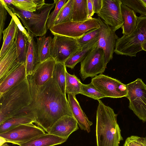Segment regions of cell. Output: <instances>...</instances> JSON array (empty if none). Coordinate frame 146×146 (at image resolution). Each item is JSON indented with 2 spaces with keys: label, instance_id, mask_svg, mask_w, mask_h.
I'll return each instance as SVG.
<instances>
[{
  "label": "cell",
  "instance_id": "41",
  "mask_svg": "<svg viewBox=\"0 0 146 146\" xmlns=\"http://www.w3.org/2000/svg\"><path fill=\"white\" fill-rule=\"evenodd\" d=\"M141 47L143 50L146 51V40L141 45Z\"/></svg>",
  "mask_w": 146,
  "mask_h": 146
},
{
  "label": "cell",
  "instance_id": "27",
  "mask_svg": "<svg viewBox=\"0 0 146 146\" xmlns=\"http://www.w3.org/2000/svg\"><path fill=\"white\" fill-rule=\"evenodd\" d=\"M15 42L19 61L21 64H26L29 41L26 36L18 29Z\"/></svg>",
  "mask_w": 146,
  "mask_h": 146
},
{
  "label": "cell",
  "instance_id": "29",
  "mask_svg": "<svg viewBox=\"0 0 146 146\" xmlns=\"http://www.w3.org/2000/svg\"><path fill=\"white\" fill-rule=\"evenodd\" d=\"M66 67L64 63L56 62L53 72L52 78L62 93L66 95Z\"/></svg>",
  "mask_w": 146,
  "mask_h": 146
},
{
  "label": "cell",
  "instance_id": "39",
  "mask_svg": "<svg viewBox=\"0 0 146 146\" xmlns=\"http://www.w3.org/2000/svg\"><path fill=\"white\" fill-rule=\"evenodd\" d=\"M93 13H98L102 6V0H92Z\"/></svg>",
  "mask_w": 146,
  "mask_h": 146
},
{
  "label": "cell",
  "instance_id": "16",
  "mask_svg": "<svg viewBox=\"0 0 146 146\" xmlns=\"http://www.w3.org/2000/svg\"><path fill=\"white\" fill-rule=\"evenodd\" d=\"M21 64L18 59L14 42L9 50L0 58V82Z\"/></svg>",
  "mask_w": 146,
  "mask_h": 146
},
{
  "label": "cell",
  "instance_id": "14",
  "mask_svg": "<svg viewBox=\"0 0 146 146\" xmlns=\"http://www.w3.org/2000/svg\"><path fill=\"white\" fill-rule=\"evenodd\" d=\"M78 125L74 117L65 115L53 124L48 133L67 139L71 134L78 129Z\"/></svg>",
  "mask_w": 146,
  "mask_h": 146
},
{
  "label": "cell",
  "instance_id": "12",
  "mask_svg": "<svg viewBox=\"0 0 146 146\" xmlns=\"http://www.w3.org/2000/svg\"><path fill=\"white\" fill-rule=\"evenodd\" d=\"M120 0H102V6L98 17L115 31L122 26L124 21L121 11Z\"/></svg>",
  "mask_w": 146,
  "mask_h": 146
},
{
  "label": "cell",
  "instance_id": "5",
  "mask_svg": "<svg viewBox=\"0 0 146 146\" xmlns=\"http://www.w3.org/2000/svg\"><path fill=\"white\" fill-rule=\"evenodd\" d=\"M146 40V17H137L136 28L129 35H123L117 39L114 52L121 55L135 56L143 50L142 44Z\"/></svg>",
  "mask_w": 146,
  "mask_h": 146
},
{
  "label": "cell",
  "instance_id": "25",
  "mask_svg": "<svg viewBox=\"0 0 146 146\" xmlns=\"http://www.w3.org/2000/svg\"><path fill=\"white\" fill-rule=\"evenodd\" d=\"M88 20L87 0H73L70 21L82 22Z\"/></svg>",
  "mask_w": 146,
  "mask_h": 146
},
{
  "label": "cell",
  "instance_id": "1",
  "mask_svg": "<svg viewBox=\"0 0 146 146\" xmlns=\"http://www.w3.org/2000/svg\"><path fill=\"white\" fill-rule=\"evenodd\" d=\"M27 78L32 98L30 106L35 123L38 126L48 133L61 117L73 116L66 95L52 78L40 86L36 85L32 75L27 76Z\"/></svg>",
  "mask_w": 146,
  "mask_h": 146
},
{
  "label": "cell",
  "instance_id": "26",
  "mask_svg": "<svg viewBox=\"0 0 146 146\" xmlns=\"http://www.w3.org/2000/svg\"><path fill=\"white\" fill-rule=\"evenodd\" d=\"M33 123H35V121L30 116H14L0 124V133L21 125Z\"/></svg>",
  "mask_w": 146,
  "mask_h": 146
},
{
  "label": "cell",
  "instance_id": "32",
  "mask_svg": "<svg viewBox=\"0 0 146 146\" xmlns=\"http://www.w3.org/2000/svg\"><path fill=\"white\" fill-rule=\"evenodd\" d=\"M73 2V0H68L60 11L55 21L54 25L70 21Z\"/></svg>",
  "mask_w": 146,
  "mask_h": 146
},
{
  "label": "cell",
  "instance_id": "21",
  "mask_svg": "<svg viewBox=\"0 0 146 146\" xmlns=\"http://www.w3.org/2000/svg\"><path fill=\"white\" fill-rule=\"evenodd\" d=\"M67 139L48 133L36 137L19 146H54L61 144Z\"/></svg>",
  "mask_w": 146,
  "mask_h": 146
},
{
  "label": "cell",
  "instance_id": "18",
  "mask_svg": "<svg viewBox=\"0 0 146 146\" xmlns=\"http://www.w3.org/2000/svg\"><path fill=\"white\" fill-rule=\"evenodd\" d=\"M27 78L26 64H22L0 82V94L4 93Z\"/></svg>",
  "mask_w": 146,
  "mask_h": 146
},
{
  "label": "cell",
  "instance_id": "22",
  "mask_svg": "<svg viewBox=\"0 0 146 146\" xmlns=\"http://www.w3.org/2000/svg\"><path fill=\"white\" fill-rule=\"evenodd\" d=\"M18 29L17 25L12 18L8 26L2 32L3 42L0 51V58L6 54L13 44Z\"/></svg>",
  "mask_w": 146,
  "mask_h": 146
},
{
  "label": "cell",
  "instance_id": "36",
  "mask_svg": "<svg viewBox=\"0 0 146 146\" xmlns=\"http://www.w3.org/2000/svg\"><path fill=\"white\" fill-rule=\"evenodd\" d=\"M123 146H146V137L131 136L127 138Z\"/></svg>",
  "mask_w": 146,
  "mask_h": 146
},
{
  "label": "cell",
  "instance_id": "43",
  "mask_svg": "<svg viewBox=\"0 0 146 146\" xmlns=\"http://www.w3.org/2000/svg\"><path fill=\"white\" fill-rule=\"evenodd\" d=\"M142 1L143 2V3L145 4V5H146V0H142Z\"/></svg>",
  "mask_w": 146,
  "mask_h": 146
},
{
  "label": "cell",
  "instance_id": "31",
  "mask_svg": "<svg viewBox=\"0 0 146 146\" xmlns=\"http://www.w3.org/2000/svg\"><path fill=\"white\" fill-rule=\"evenodd\" d=\"M80 94L97 100L105 97L91 82L87 84L82 83Z\"/></svg>",
  "mask_w": 146,
  "mask_h": 146
},
{
  "label": "cell",
  "instance_id": "17",
  "mask_svg": "<svg viewBox=\"0 0 146 146\" xmlns=\"http://www.w3.org/2000/svg\"><path fill=\"white\" fill-rule=\"evenodd\" d=\"M67 100L73 116L77 121L80 129L89 133L93 123L89 120L82 109L76 96L71 94H68Z\"/></svg>",
  "mask_w": 146,
  "mask_h": 146
},
{
  "label": "cell",
  "instance_id": "40",
  "mask_svg": "<svg viewBox=\"0 0 146 146\" xmlns=\"http://www.w3.org/2000/svg\"><path fill=\"white\" fill-rule=\"evenodd\" d=\"M87 7L88 19H91L94 15L92 0H87Z\"/></svg>",
  "mask_w": 146,
  "mask_h": 146
},
{
  "label": "cell",
  "instance_id": "33",
  "mask_svg": "<svg viewBox=\"0 0 146 146\" xmlns=\"http://www.w3.org/2000/svg\"><path fill=\"white\" fill-rule=\"evenodd\" d=\"M122 4L138 13L141 15L146 17V5L142 0H120Z\"/></svg>",
  "mask_w": 146,
  "mask_h": 146
},
{
  "label": "cell",
  "instance_id": "13",
  "mask_svg": "<svg viewBox=\"0 0 146 146\" xmlns=\"http://www.w3.org/2000/svg\"><path fill=\"white\" fill-rule=\"evenodd\" d=\"M100 24L99 35L97 47L102 49L104 52L106 64L113 58L116 42L118 37L115 31L106 25L99 17L97 18Z\"/></svg>",
  "mask_w": 146,
  "mask_h": 146
},
{
  "label": "cell",
  "instance_id": "23",
  "mask_svg": "<svg viewBox=\"0 0 146 146\" xmlns=\"http://www.w3.org/2000/svg\"><path fill=\"white\" fill-rule=\"evenodd\" d=\"M8 5L31 12L40 10L46 3L44 0H2Z\"/></svg>",
  "mask_w": 146,
  "mask_h": 146
},
{
  "label": "cell",
  "instance_id": "20",
  "mask_svg": "<svg viewBox=\"0 0 146 146\" xmlns=\"http://www.w3.org/2000/svg\"><path fill=\"white\" fill-rule=\"evenodd\" d=\"M121 15L123 24L121 27L123 35L130 34L136 28L137 17L134 11L126 5L122 4L121 6Z\"/></svg>",
  "mask_w": 146,
  "mask_h": 146
},
{
  "label": "cell",
  "instance_id": "8",
  "mask_svg": "<svg viewBox=\"0 0 146 146\" xmlns=\"http://www.w3.org/2000/svg\"><path fill=\"white\" fill-rule=\"evenodd\" d=\"M77 39L54 35L50 48V55L56 62L64 63L73 55L82 49Z\"/></svg>",
  "mask_w": 146,
  "mask_h": 146
},
{
  "label": "cell",
  "instance_id": "7",
  "mask_svg": "<svg viewBox=\"0 0 146 146\" xmlns=\"http://www.w3.org/2000/svg\"><path fill=\"white\" fill-rule=\"evenodd\" d=\"M100 27L98 19L93 18L82 22L70 21L54 25L49 29L54 35L63 36L77 39L88 31Z\"/></svg>",
  "mask_w": 146,
  "mask_h": 146
},
{
  "label": "cell",
  "instance_id": "15",
  "mask_svg": "<svg viewBox=\"0 0 146 146\" xmlns=\"http://www.w3.org/2000/svg\"><path fill=\"white\" fill-rule=\"evenodd\" d=\"M56 63L51 57L38 65L31 74L36 85L42 86L52 78Z\"/></svg>",
  "mask_w": 146,
  "mask_h": 146
},
{
  "label": "cell",
  "instance_id": "10",
  "mask_svg": "<svg viewBox=\"0 0 146 146\" xmlns=\"http://www.w3.org/2000/svg\"><path fill=\"white\" fill-rule=\"evenodd\" d=\"M45 133V131L42 128L31 123L21 125L0 133V137L3 139L5 142L20 146Z\"/></svg>",
  "mask_w": 146,
  "mask_h": 146
},
{
  "label": "cell",
  "instance_id": "34",
  "mask_svg": "<svg viewBox=\"0 0 146 146\" xmlns=\"http://www.w3.org/2000/svg\"><path fill=\"white\" fill-rule=\"evenodd\" d=\"M69 0H54L55 7L54 10L50 14L47 23L48 30L54 25V23L60 11Z\"/></svg>",
  "mask_w": 146,
  "mask_h": 146
},
{
  "label": "cell",
  "instance_id": "35",
  "mask_svg": "<svg viewBox=\"0 0 146 146\" xmlns=\"http://www.w3.org/2000/svg\"><path fill=\"white\" fill-rule=\"evenodd\" d=\"M99 35V28L94 29L88 31L77 40L82 48L85 45L94 40L98 39Z\"/></svg>",
  "mask_w": 146,
  "mask_h": 146
},
{
  "label": "cell",
  "instance_id": "19",
  "mask_svg": "<svg viewBox=\"0 0 146 146\" xmlns=\"http://www.w3.org/2000/svg\"><path fill=\"white\" fill-rule=\"evenodd\" d=\"M28 40L29 45L26 55V69L27 76L32 74L33 71L40 63L36 43L32 34Z\"/></svg>",
  "mask_w": 146,
  "mask_h": 146
},
{
  "label": "cell",
  "instance_id": "42",
  "mask_svg": "<svg viewBox=\"0 0 146 146\" xmlns=\"http://www.w3.org/2000/svg\"><path fill=\"white\" fill-rule=\"evenodd\" d=\"M0 146H10L8 144L5 143H3V144L0 145Z\"/></svg>",
  "mask_w": 146,
  "mask_h": 146
},
{
  "label": "cell",
  "instance_id": "24",
  "mask_svg": "<svg viewBox=\"0 0 146 146\" xmlns=\"http://www.w3.org/2000/svg\"><path fill=\"white\" fill-rule=\"evenodd\" d=\"M98 40L83 46L80 50L73 55L64 63L66 67L73 69L77 63L81 62L89 52L97 47Z\"/></svg>",
  "mask_w": 146,
  "mask_h": 146
},
{
  "label": "cell",
  "instance_id": "9",
  "mask_svg": "<svg viewBox=\"0 0 146 146\" xmlns=\"http://www.w3.org/2000/svg\"><path fill=\"white\" fill-rule=\"evenodd\" d=\"M80 75L83 81L102 74L107 67L103 50L96 47L89 52L81 62Z\"/></svg>",
  "mask_w": 146,
  "mask_h": 146
},
{
  "label": "cell",
  "instance_id": "6",
  "mask_svg": "<svg viewBox=\"0 0 146 146\" xmlns=\"http://www.w3.org/2000/svg\"><path fill=\"white\" fill-rule=\"evenodd\" d=\"M129 108L143 122L146 121V85L138 78L126 85Z\"/></svg>",
  "mask_w": 146,
  "mask_h": 146
},
{
  "label": "cell",
  "instance_id": "30",
  "mask_svg": "<svg viewBox=\"0 0 146 146\" xmlns=\"http://www.w3.org/2000/svg\"><path fill=\"white\" fill-rule=\"evenodd\" d=\"M82 82L75 75L66 72V92L74 96L80 94Z\"/></svg>",
  "mask_w": 146,
  "mask_h": 146
},
{
  "label": "cell",
  "instance_id": "28",
  "mask_svg": "<svg viewBox=\"0 0 146 146\" xmlns=\"http://www.w3.org/2000/svg\"><path fill=\"white\" fill-rule=\"evenodd\" d=\"M37 39V46L40 62H43L51 57L50 48L52 38L44 36Z\"/></svg>",
  "mask_w": 146,
  "mask_h": 146
},
{
  "label": "cell",
  "instance_id": "2",
  "mask_svg": "<svg viewBox=\"0 0 146 146\" xmlns=\"http://www.w3.org/2000/svg\"><path fill=\"white\" fill-rule=\"evenodd\" d=\"M96 113V135L97 146H119L123 138L117 122V114L100 100Z\"/></svg>",
  "mask_w": 146,
  "mask_h": 146
},
{
  "label": "cell",
  "instance_id": "4",
  "mask_svg": "<svg viewBox=\"0 0 146 146\" xmlns=\"http://www.w3.org/2000/svg\"><path fill=\"white\" fill-rule=\"evenodd\" d=\"M7 5L19 18L29 33L35 37L45 36L48 30V18L50 11L55 5L54 2L52 3H46L40 10L33 12L23 11L11 5Z\"/></svg>",
  "mask_w": 146,
  "mask_h": 146
},
{
  "label": "cell",
  "instance_id": "11",
  "mask_svg": "<svg viewBox=\"0 0 146 146\" xmlns=\"http://www.w3.org/2000/svg\"><path fill=\"white\" fill-rule=\"evenodd\" d=\"M91 83L105 97L118 98L127 96L126 85L116 79L102 74L92 78Z\"/></svg>",
  "mask_w": 146,
  "mask_h": 146
},
{
  "label": "cell",
  "instance_id": "37",
  "mask_svg": "<svg viewBox=\"0 0 146 146\" xmlns=\"http://www.w3.org/2000/svg\"><path fill=\"white\" fill-rule=\"evenodd\" d=\"M1 1L7 10V12L11 16L12 18L13 19L17 25L18 29L26 36L28 40H29L30 37V33L27 32L25 28L23 27L17 16L12 12L8 6L3 2L2 0H1Z\"/></svg>",
  "mask_w": 146,
  "mask_h": 146
},
{
  "label": "cell",
  "instance_id": "38",
  "mask_svg": "<svg viewBox=\"0 0 146 146\" xmlns=\"http://www.w3.org/2000/svg\"><path fill=\"white\" fill-rule=\"evenodd\" d=\"M7 11L3 4L0 0V41L2 36V32L4 30L5 23L7 17Z\"/></svg>",
  "mask_w": 146,
  "mask_h": 146
},
{
  "label": "cell",
  "instance_id": "3",
  "mask_svg": "<svg viewBox=\"0 0 146 146\" xmlns=\"http://www.w3.org/2000/svg\"><path fill=\"white\" fill-rule=\"evenodd\" d=\"M0 102L1 124L31 103L27 78L4 93L0 94Z\"/></svg>",
  "mask_w": 146,
  "mask_h": 146
}]
</instances>
